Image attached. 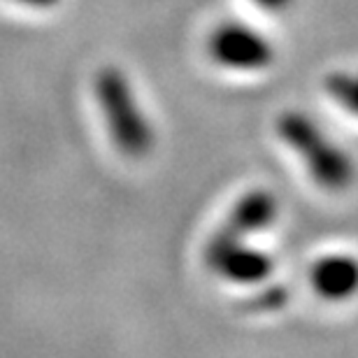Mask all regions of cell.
<instances>
[{"mask_svg": "<svg viewBox=\"0 0 358 358\" xmlns=\"http://www.w3.org/2000/svg\"><path fill=\"white\" fill-rule=\"evenodd\" d=\"M93 87L114 147L128 159H145L154 149L156 135L126 73L107 66L96 75Z\"/></svg>", "mask_w": 358, "mask_h": 358, "instance_id": "1", "label": "cell"}, {"mask_svg": "<svg viewBox=\"0 0 358 358\" xmlns=\"http://www.w3.org/2000/svg\"><path fill=\"white\" fill-rule=\"evenodd\" d=\"M277 135L303 161L305 170L326 191H345L354 182V163L345 149L333 145L324 131L303 112H284L277 119Z\"/></svg>", "mask_w": 358, "mask_h": 358, "instance_id": "2", "label": "cell"}, {"mask_svg": "<svg viewBox=\"0 0 358 358\" xmlns=\"http://www.w3.org/2000/svg\"><path fill=\"white\" fill-rule=\"evenodd\" d=\"M210 59L219 68L233 73H263L275 63L272 42L254 26L226 21L210 33L207 40Z\"/></svg>", "mask_w": 358, "mask_h": 358, "instance_id": "3", "label": "cell"}, {"mask_svg": "<svg viewBox=\"0 0 358 358\" xmlns=\"http://www.w3.org/2000/svg\"><path fill=\"white\" fill-rule=\"evenodd\" d=\"M207 263L219 277L233 284H263L275 272V259L268 252L247 245V238H238L226 228L207 245Z\"/></svg>", "mask_w": 358, "mask_h": 358, "instance_id": "4", "label": "cell"}, {"mask_svg": "<svg viewBox=\"0 0 358 358\" xmlns=\"http://www.w3.org/2000/svg\"><path fill=\"white\" fill-rule=\"evenodd\" d=\"M310 286L328 303H345L358 296V259L352 254H324L310 268Z\"/></svg>", "mask_w": 358, "mask_h": 358, "instance_id": "5", "label": "cell"}, {"mask_svg": "<svg viewBox=\"0 0 358 358\" xmlns=\"http://www.w3.org/2000/svg\"><path fill=\"white\" fill-rule=\"evenodd\" d=\"M279 217V203L268 189L247 191L235 200L226 221V231L238 238H252L275 224Z\"/></svg>", "mask_w": 358, "mask_h": 358, "instance_id": "6", "label": "cell"}, {"mask_svg": "<svg viewBox=\"0 0 358 358\" xmlns=\"http://www.w3.org/2000/svg\"><path fill=\"white\" fill-rule=\"evenodd\" d=\"M324 87L335 103L358 119V73H331Z\"/></svg>", "mask_w": 358, "mask_h": 358, "instance_id": "7", "label": "cell"}, {"mask_svg": "<svg viewBox=\"0 0 358 358\" xmlns=\"http://www.w3.org/2000/svg\"><path fill=\"white\" fill-rule=\"evenodd\" d=\"M12 3H19L24 7H33V10H49V7H56L61 0H12Z\"/></svg>", "mask_w": 358, "mask_h": 358, "instance_id": "8", "label": "cell"}, {"mask_svg": "<svg viewBox=\"0 0 358 358\" xmlns=\"http://www.w3.org/2000/svg\"><path fill=\"white\" fill-rule=\"evenodd\" d=\"M256 5L263 7V10H270V12H279L284 7H289L291 0H254Z\"/></svg>", "mask_w": 358, "mask_h": 358, "instance_id": "9", "label": "cell"}]
</instances>
